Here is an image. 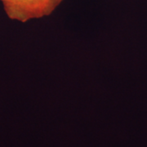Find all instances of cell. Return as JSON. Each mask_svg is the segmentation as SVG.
Returning a JSON list of instances; mask_svg holds the SVG:
<instances>
[{
  "label": "cell",
  "mask_w": 147,
  "mask_h": 147,
  "mask_svg": "<svg viewBox=\"0 0 147 147\" xmlns=\"http://www.w3.org/2000/svg\"><path fill=\"white\" fill-rule=\"evenodd\" d=\"M64 0H0L6 16L26 23L52 15Z\"/></svg>",
  "instance_id": "obj_1"
}]
</instances>
